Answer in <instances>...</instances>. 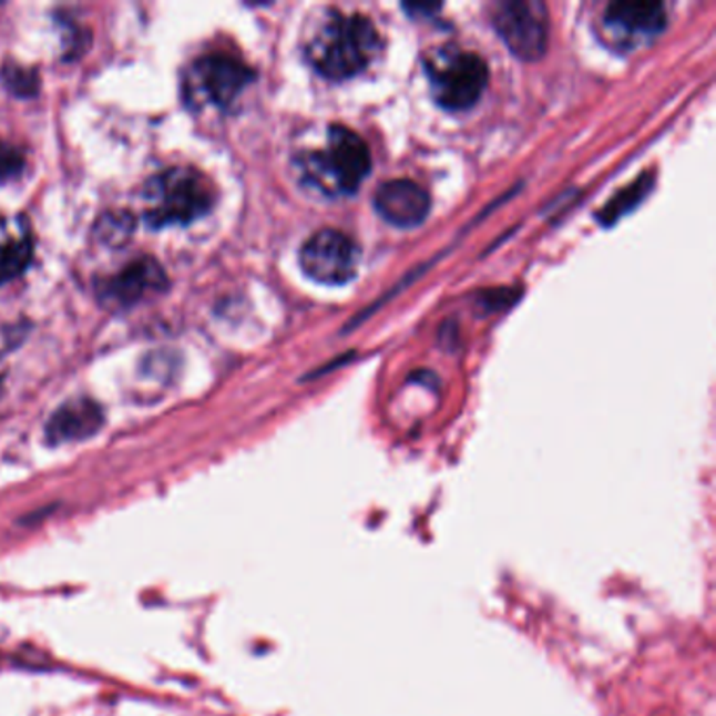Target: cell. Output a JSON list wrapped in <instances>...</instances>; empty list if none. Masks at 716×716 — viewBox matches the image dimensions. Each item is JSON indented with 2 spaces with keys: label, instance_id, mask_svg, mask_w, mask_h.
Returning a JSON list of instances; mask_svg holds the SVG:
<instances>
[{
  "label": "cell",
  "instance_id": "obj_1",
  "mask_svg": "<svg viewBox=\"0 0 716 716\" xmlns=\"http://www.w3.org/2000/svg\"><path fill=\"white\" fill-rule=\"evenodd\" d=\"M380 44L377 25L366 16L330 9L309 34L305 58L324 79H351L377 60Z\"/></svg>",
  "mask_w": 716,
  "mask_h": 716
},
{
  "label": "cell",
  "instance_id": "obj_2",
  "mask_svg": "<svg viewBox=\"0 0 716 716\" xmlns=\"http://www.w3.org/2000/svg\"><path fill=\"white\" fill-rule=\"evenodd\" d=\"M300 177L326 196L354 194L372 168V156L366 141L356 131L330 124L326 141L297 158Z\"/></svg>",
  "mask_w": 716,
  "mask_h": 716
},
{
  "label": "cell",
  "instance_id": "obj_3",
  "mask_svg": "<svg viewBox=\"0 0 716 716\" xmlns=\"http://www.w3.org/2000/svg\"><path fill=\"white\" fill-rule=\"evenodd\" d=\"M215 204V187L196 168L175 166L158 173L141 192V213L150 227L187 225Z\"/></svg>",
  "mask_w": 716,
  "mask_h": 716
},
{
  "label": "cell",
  "instance_id": "obj_4",
  "mask_svg": "<svg viewBox=\"0 0 716 716\" xmlns=\"http://www.w3.org/2000/svg\"><path fill=\"white\" fill-rule=\"evenodd\" d=\"M425 72L433 100L454 112L475 105L490 79L488 65L478 53L452 44L431 49L425 58Z\"/></svg>",
  "mask_w": 716,
  "mask_h": 716
},
{
  "label": "cell",
  "instance_id": "obj_5",
  "mask_svg": "<svg viewBox=\"0 0 716 716\" xmlns=\"http://www.w3.org/2000/svg\"><path fill=\"white\" fill-rule=\"evenodd\" d=\"M500 39L519 60L536 61L549 47V11L538 0L500 2L494 11Z\"/></svg>",
  "mask_w": 716,
  "mask_h": 716
},
{
  "label": "cell",
  "instance_id": "obj_6",
  "mask_svg": "<svg viewBox=\"0 0 716 716\" xmlns=\"http://www.w3.org/2000/svg\"><path fill=\"white\" fill-rule=\"evenodd\" d=\"M255 79L253 70L242 61L213 53L196 61L187 76V100L190 103H213L221 110L238 100L239 93Z\"/></svg>",
  "mask_w": 716,
  "mask_h": 716
},
{
  "label": "cell",
  "instance_id": "obj_7",
  "mask_svg": "<svg viewBox=\"0 0 716 716\" xmlns=\"http://www.w3.org/2000/svg\"><path fill=\"white\" fill-rule=\"evenodd\" d=\"M299 260L309 278L340 286L358 274L359 246L339 229H321L303 244Z\"/></svg>",
  "mask_w": 716,
  "mask_h": 716
},
{
  "label": "cell",
  "instance_id": "obj_8",
  "mask_svg": "<svg viewBox=\"0 0 716 716\" xmlns=\"http://www.w3.org/2000/svg\"><path fill=\"white\" fill-rule=\"evenodd\" d=\"M662 2H612L603 13V32L617 49H637L666 28Z\"/></svg>",
  "mask_w": 716,
  "mask_h": 716
},
{
  "label": "cell",
  "instance_id": "obj_9",
  "mask_svg": "<svg viewBox=\"0 0 716 716\" xmlns=\"http://www.w3.org/2000/svg\"><path fill=\"white\" fill-rule=\"evenodd\" d=\"M168 279L158 260L141 257L120 269L116 276L103 279L98 286V295L103 307L122 311L147 297L164 293Z\"/></svg>",
  "mask_w": 716,
  "mask_h": 716
},
{
  "label": "cell",
  "instance_id": "obj_10",
  "mask_svg": "<svg viewBox=\"0 0 716 716\" xmlns=\"http://www.w3.org/2000/svg\"><path fill=\"white\" fill-rule=\"evenodd\" d=\"M380 219L396 227H417L431 211V198L425 187L410 180L385 181L375 194Z\"/></svg>",
  "mask_w": 716,
  "mask_h": 716
},
{
  "label": "cell",
  "instance_id": "obj_11",
  "mask_svg": "<svg viewBox=\"0 0 716 716\" xmlns=\"http://www.w3.org/2000/svg\"><path fill=\"white\" fill-rule=\"evenodd\" d=\"M103 425V412L93 399H72L47 422V438L53 443L80 441L95 436Z\"/></svg>",
  "mask_w": 716,
  "mask_h": 716
},
{
  "label": "cell",
  "instance_id": "obj_12",
  "mask_svg": "<svg viewBox=\"0 0 716 716\" xmlns=\"http://www.w3.org/2000/svg\"><path fill=\"white\" fill-rule=\"evenodd\" d=\"M34 238L23 217L0 215V284L20 278L32 263Z\"/></svg>",
  "mask_w": 716,
  "mask_h": 716
},
{
  "label": "cell",
  "instance_id": "obj_13",
  "mask_svg": "<svg viewBox=\"0 0 716 716\" xmlns=\"http://www.w3.org/2000/svg\"><path fill=\"white\" fill-rule=\"evenodd\" d=\"M649 190H652V180H647V175L635 181V183H631L626 190H622L617 194L616 198L610 200V204L599 213V219H601V223H605V225L614 223L624 213L633 211Z\"/></svg>",
  "mask_w": 716,
  "mask_h": 716
},
{
  "label": "cell",
  "instance_id": "obj_14",
  "mask_svg": "<svg viewBox=\"0 0 716 716\" xmlns=\"http://www.w3.org/2000/svg\"><path fill=\"white\" fill-rule=\"evenodd\" d=\"M0 79L4 82V86L18 98H32L39 93V72L28 65L4 63L0 68Z\"/></svg>",
  "mask_w": 716,
  "mask_h": 716
},
{
  "label": "cell",
  "instance_id": "obj_15",
  "mask_svg": "<svg viewBox=\"0 0 716 716\" xmlns=\"http://www.w3.org/2000/svg\"><path fill=\"white\" fill-rule=\"evenodd\" d=\"M133 217L129 213H114V215H105L100 221V236L105 244L112 246H120L126 239L131 238L133 232Z\"/></svg>",
  "mask_w": 716,
  "mask_h": 716
},
{
  "label": "cell",
  "instance_id": "obj_16",
  "mask_svg": "<svg viewBox=\"0 0 716 716\" xmlns=\"http://www.w3.org/2000/svg\"><path fill=\"white\" fill-rule=\"evenodd\" d=\"M25 156L16 143L0 141V180H13L23 171Z\"/></svg>",
  "mask_w": 716,
  "mask_h": 716
}]
</instances>
